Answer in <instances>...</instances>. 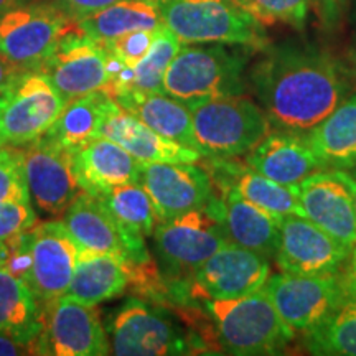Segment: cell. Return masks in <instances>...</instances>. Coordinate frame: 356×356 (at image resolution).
<instances>
[{
    "label": "cell",
    "mask_w": 356,
    "mask_h": 356,
    "mask_svg": "<svg viewBox=\"0 0 356 356\" xmlns=\"http://www.w3.org/2000/svg\"><path fill=\"white\" fill-rule=\"evenodd\" d=\"M226 353L269 356L286 350L296 337L262 291L236 299L203 300Z\"/></svg>",
    "instance_id": "obj_3"
},
{
    "label": "cell",
    "mask_w": 356,
    "mask_h": 356,
    "mask_svg": "<svg viewBox=\"0 0 356 356\" xmlns=\"http://www.w3.org/2000/svg\"><path fill=\"white\" fill-rule=\"evenodd\" d=\"M200 152L216 159L246 155L270 131L264 111L241 96L186 102Z\"/></svg>",
    "instance_id": "obj_6"
},
{
    "label": "cell",
    "mask_w": 356,
    "mask_h": 356,
    "mask_svg": "<svg viewBox=\"0 0 356 356\" xmlns=\"http://www.w3.org/2000/svg\"><path fill=\"white\" fill-rule=\"evenodd\" d=\"M351 170H356V163H355V167H353V168H351Z\"/></svg>",
    "instance_id": "obj_48"
},
{
    "label": "cell",
    "mask_w": 356,
    "mask_h": 356,
    "mask_svg": "<svg viewBox=\"0 0 356 356\" xmlns=\"http://www.w3.org/2000/svg\"><path fill=\"white\" fill-rule=\"evenodd\" d=\"M234 3L251 13L262 25L280 22L302 29L309 17L312 0H234Z\"/></svg>",
    "instance_id": "obj_34"
},
{
    "label": "cell",
    "mask_w": 356,
    "mask_h": 356,
    "mask_svg": "<svg viewBox=\"0 0 356 356\" xmlns=\"http://www.w3.org/2000/svg\"><path fill=\"white\" fill-rule=\"evenodd\" d=\"M351 256L350 249L325 233L305 216H286L280 221L275 262L280 273L293 275L340 274Z\"/></svg>",
    "instance_id": "obj_16"
},
{
    "label": "cell",
    "mask_w": 356,
    "mask_h": 356,
    "mask_svg": "<svg viewBox=\"0 0 356 356\" xmlns=\"http://www.w3.org/2000/svg\"><path fill=\"white\" fill-rule=\"evenodd\" d=\"M351 63H353L355 73H356V42L353 44V50H351Z\"/></svg>",
    "instance_id": "obj_46"
},
{
    "label": "cell",
    "mask_w": 356,
    "mask_h": 356,
    "mask_svg": "<svg viewBox=\"0 0 356 356\" xmlns=\"http://www.w3.org/2000/svg\"><path fill=\"white\" fill-rule=\"evenodd\" d=\"M66 101L40 71H22L0 92V137L3 144L25 147L43 136L65 109Z\"/></svg>",
    "instance_id": "obj_8"
},
{
    "label": "cell",
    "mask_w": 356,
    "mask_h": 356,
    "mask_svg": "<svg viewBox=\"0 0 356 356\" xmlns=\"http://www.w3.org/2000/svg\"><path fill=\"white\" fill-rule=\"evenodd\" d=\"M121 0H55V6L71 20H83L84 17L102 10Z\"/></svg>",
    "instance_id": "obj_38"
},
{
    "label": "cell",
    "mask_w": 356,
    "mask_h": 356,
    "mask_svg": "<svg viewBox=\"0 0 356 356\" xmlns=\"http://www.w3.org/2000/svg\"><path fill=\"white\" fill-rule=\"evenodd\" d=\"M341 282H343L345 300H356V248L346 262L345 273L341 274Z\"/></svg>",
    "instance_id": "obj_41"
},
{
    "label": "cell",
    "mask_w": 356,
    "mask_h": 356,
    "mask_svg": "<svg viewBox=\"0 0 356 356\" xmlns=\"http://www.w3.org/2000/svg\"><path fill=\"white\" fill-rule=\"evenodd\" d=\"M109 104L111 99L101 91L66 102L65 109L43 136L71 152L97 137Z\"/></svg>",
    "instance_id": "obj_30"
},
{
    "label": "cell",
    "mask_w": 356,
    "mask_h": 356,
    "mask_svg": "<svg viewBox=\"0 0 356 356\" xmlns=\"http://www.w3.org/2000/svg\"><path fill=\"white\" fill-rule=\"evenodd\" d=\"M140 184L152 198L160 221L203 208L216 195L211 177L186 162L142 163Z\"/></svg>",
    "instance_id": "obj_18"
},
{
    "label": "cell",
    "mask_w": 356,
    "mask_h": 356,
    "mask_svg": "<svg viewBox=\"0 0 356 356\" xmlns=\"http://www.w3.org/2000/svg\"><path fill=\"white\" fill-rule=\"evenodd\" d=\"M181 48V42L175 33L165 25L157 30L155 40L149 53L134 66V79L131 91L144 92V95H155L163 92V78Z\"/></svg>",
    "instance_id": "obj_33"
},
{
    "label": "cell",
    "mask_w": 356,
    "mask_h": 356,
    "mask_svg": "<svg viewBox=\"0 0 356 356\" xmlns=\"http://www.w3.org/2000/svg\"><path fill=\"white\" fill-rule=\"evenodd\" d=\"M305 218L353 252L356 248V207L348 170L323 168L291 185Z\"/></svg>",
    "instance_id": "obj_11"
},
{
    "label": "cell",
    "mask_w": 356,
    "mask_h": 356,
    "mask_svg": "<svg viewBox=\"0 0 356 356\" xmlns=\"http://www.w3.org/2000/svg\"><path fill=\"white\" fill-rule=\"evenodd\" d=\"M79 248L65 222H37L32 228V267L25 284L43 304L65 296L73 279Z\"/></svg>",
    "instance_id": "obj_19"
},
{
    "label": "cell",
    "mask_w": 356,
    "mask_h": 356,
    "mask_svg": "<svg viewBox=\"0 0 356 356\" xmlns=\"http://www.w3.org/2000/svg\"><path fill=\"white\" fill-rule=\"evenodd\" d=\"M6 144H3V140H2V137H0V147H3Z\"/></svg>",
    "instance_id": "obj_47"
},
{
    "label": "cell",
    "mask_w": 356,
    "mask_h": 356,
    "mask_svg": "<svg viewBox=\"0 0 356 356\" xmlns=\"http://www.w3.org/2000/svg\"><path fill=\"white\" fill-rule=\"evenodd\" d=\"M262 292L296 333H307L345 302L340 274L269 275Z\"/></svg>",
    "instance_id": "obj_9"
},
{
    "label": "cell",
    "mask_w": 356,
    "mask_h": 356,
    "mask_svg": "<svg viewBox=\"0 0 356 356\" xmlns=\"http://www.w3.org/2000/svg\"><path fill=\"white\" fill-rule=\"evenodd\" d=\"M70 155L78 184L86 193L102 197L118 185L140 184L142 162L106 137H95Z\"/></svg>",
    "instance_id": "obj_21"
},
{
    "label": "cell",
    "mask_w": 356,
    "mask_h": 356,
    "mask_svg": "<svg viewBox=\"0 0 356 356\" xmlns=\"http://www.w3.org/2000/svg\"><path fill=\"white\" fill-rule=\"evenodd\" d=\"M113 351L119 356L188 355V337L173 323L167 312L152 309L139 299H129L115 315Z\"/></svg>",
    "instance_id": "obj_14"
},
{
    "label": "cell",
    "mask_w": 356,
    "mask_h": 356,
    "mask_svg": "<svg viewBox=\"0 0 356 356\" xmlns=\"http://www.w3.org/2000/svg\"><path fill=\"white\" fill-rule=\"evenodd\" d=\"M312 2L317 6L320 20L328 29L335 26L341 20V15L348 6V0H312Z\"/></svg>",
    "instance_id": "obj_39"
},
{
    "label": "cell",
    "mask_w": 356,
    "mask_h": 356,
    "mask_svg": "<svg viewBox=\"0 0 356 356\" xmlns=\"http://www.w3.org/2000/svg\"><path fill=\"white\" fill-rule=\"evenodd\" d=\"M19 0H0V15H3L7 10H10L12 7L17 6Z\"/></svg>",
    "instance_id": "obj_43"
},
{
    "label": "cell",
    "mask_w": 356,
    "mask_h": 356,
    "mask_svg": "<svg viewBox=\"0 0 356 356\" xmlns=\"http://www.w3.org/2000/svg\"><path fill=\"white\" fill-rule=\"evenodd\" d=\"M3 202H30L24 154L19 147H0V203Z\"/></svg>",
    "instance_id": "obj_35"
},
{
    "label": "cell",
    "mask_w": 356,
    "mask_h": 356,
    "mask_svg": "<svg viewBox=\"0 0 356 356\" xmlns=\"http://www.w3.org/2000/svg\"><path fill=\"white\" fill-rule=\"evenodd\" d=\"M127 286L126 269L119 257L79 249L73 279L65 296L83 304L97 305L121 296Z\"/></svg>",
    "instance_id": "obj_27"
},
{
    "label": "cell",
    "mask_w": 356,
    "mask_h": 356,
    "mask_svg": "<svg viewBox=\"0 0 356 356\" xmlns=\"http://www.w3.org/2000/svg\"><path fill=\"white\" fill-rule=\"evenodd\" d=\"M157 30H137V32H131L108 40V42H102V44L111 55L119 58L129 68H134L152 48Z\"/></svg>",
    "instance_id": "obj_36"
},
{
    "label": "cell",
    "mask_w": 356,
    "mask_h": 356,
    "mask_svg": "<svg viewBox=\"0 0 356 356\" xmlns=\"http://www.w3.org/2000/svg\"><path fill=\"white\" fill-rule=\"evenodd\" d=\"M109 53L101 42L83 32L81 26L61 40L56 50L40 66L66 102L101 91L109 83Z\"/></svg>",
    "instance_id": "obj_15"
},
{
    "label": "cell",
    "mask_w": 356,
    "mask_h": 356,
    "mask_svg": "<svg viewBox=\"0 0 356 356\" xmlns=\"http://www.w3.org/2000/svg\"><path fill=\"white\" fill-rule=\"evenodd\" d=\"M248 55L222 43L181 47L163 78V92L181 102L246 92Z\"/></svg>",
    "instance_id": "obj_4"
},
{
    "label": "cell",
    "mask_w": 356,
    "mask_h": 356,
    "mask_svg": "<svg viewBox=\"0 0 356 356\" xmlns=\"http://www.w3.org/2000/svg\"><path fill=\"white\" fill-rule=\"evenodd\" d=\"M222 204V222L229 243L266 257H274L279 246V218L248 202L231 186H218Z\"/></svg>",
    "instance_id": "obj_23"
},
{
    "label": "cell",
    "mask_w": 356,
    "mask_h": 356,
    "mask_svg": "<svg viewBox=\"0 0 356 356\" xmlns=\"http://www.w3.org/2000/svg\"><path fill=\"white\" fill-rule=\"evenodd\" d=\"M305 137L328 168L351 170L356 163V95L341 101Z\"/></svg>",
    "instance_id": "obj_26"
},
{
    "label": "cell",
    "mask_w": 356,
    "mask_h": 356,
    "mask_svg": "<svg viewBox=\"0 0 356 356\" xmlns=\"http://www.w3.org/2000/svg\"><path fill=\"white\" fill-rule=\"evenodd\" d=\"M249 84L274 129L307 132L345 99L350 81L328 53L307 44L267 48L252 66Z\"/></svg>",
    "instance_id": "obj_1"
},
{
    "label": "cell",
    "mask_w": 356,
    "mask_h": 356,
    "mask_svg": "<svg viewBox=\"0 0 356 356\" xmlns=\"http://www.w3.org/2000/svg\"><path fill=\"white\" fill-rule=\"evenodd\" d=\"M155 249L167 282L186 291L198 267L229 244L218 195L203 208L160 221L154 231Z\"/></svg>",
    "instance_id": "obj_2"
},
{
    "label": "cell",
    "mask_w": 356,
    "mask_h": 356,
    "mask_svg": "<svg viewBox=\"0 0 356 356\" xmlns=\"http://www.w3.org/2000/svg\"><path fill=\"white\" fill-rule=\"evenodd\" d=\"M19 355H33L32 346L17 340L8 333H0V356H19Z\"/></svg>",
    "instance_id": "obj_40"
},
{
    "label": "cell",
    "mask_w": 356,
    "mask_h": 356,
    "mask_svg": "<svg viewBox=\"0 0 356 356\" xmlns=\"http://www.w3.org/2000/svg\"><path fill=\"white\" fill-rule=\"evenodd\" d=\"M24 168L29 191L38 208L51 216H63L83 193L74 175L70 150L40 136L25 145Z\"/></svg>",
    "instance_id": "obj_17"
},
{
    "label": "cell",
    "mask_w": 356,
    "mask_h": 356,
    "mask_svg": "<svg viewBox=\"0 0 356 356\" xmlns=\"http://www.w3.org/2000/svg\"><path fill=\"white\" fill-rule=\"evenodd\" d=\"M42 323L40 355L101 356L109 353L108 337L96 305L61 296L44 304Z\"/></svg>",
    "instance_id": "obj_12"
},
{
    "label": "cell",
    "mask_w": 356,
    "mask_h": 356,
    "mask_svg": "<svg viewBox=\"0 0 356 356\" xmlns=\"http://www.w3.org/2000/svg\"><path fill=\"white\" fill-rule=\"evenodd\" d=\"M114 102L139 118L145 126H149L165 139L190 147L200 152V147L195 137L193 119L188 106L165 92L144 95V92L127 91L115 97ZM202 154V152H200Z\"/></svg>",
    "instance_id": "obj_25"
},
{
    "label": "cell",
    "mask_w": 356,
    "mask_h": 356,
    "mask_svg": "<svg viewBox=\"0 0 356 356\" xmlns=\"http://www.w3.org/2000/svg\"><path fill=\"white\" fill-rule=\"evenodd\" d=\"M213 177L216 186H231L248 202L257 204L262 210L269 211L279 220L286 216H305L299 198L293 193L292 186L280 185L270 180L246 162L236 163L231 159L213 160Z\"/></svg>",
    "instance_id": "obj_24"
},
{
    "label": "cell",
    "mask_w": 356,
    "mask_h": 356,
    "mask_svg": "<svg viewBox=\"0 0 356 356\" xmlns=\"http://www.w3.org/2000/svg\"><path fill=\"white\" fill-rule=\"evenodd\" d=\"M43 332L42 310L24 280L0 269V333H8L32 346L40 355V337Z\"/></svg>",
    "instance_id": "obj_28"
},
{
    "label": "cell",
    "mask_w": 356,
    "mask_h": 356,
    "mask_svg": "<svg viewBox=\"0 0 356 356\" xmlns=\"http://www.w3.org/2000/svg\"><path fill=\"white\" fill-rule=\"evenodd\" d=\"M78 24L88 37L102 43L137 30H157L163 22L157 0H121Z\"/></svg>",
    "instance_id": "obj_29"
},
{
    "label": "cell",
    "mask_w": 356,
    "mask_h": 356,
    "mask_svg": "<svg viewBox=\"0 0 356 356\" xmlns=\"http://www.w3.org/2000/svg\"><path fill=\"white\" fill-rule=\"evenodd\" d=\"M97 137L114 140L127 150L132 157L142 163L152 162H186L195 163L202 159V154L195 149L165 139L139 118L127 113L121 106L111 101L108 113L102 121Z\"/></svg>",
    "instance_id": "obj_22"
},
{
    "label": "cell",
    "mask_w": 356,
    "mask_h": 356,
    "mask_svg": "<svg viewBox=\"0 0 356 356\" xmlns=\"http://www.w3.org/2000/svg\"><path fill=\"white\" fill-rule=\"evenodd\" d=\"M79 29L56 6L12 7L0 15V55L24 71H38L66 35Z\"/></svg>",
    "instance_id": "obj_7"
},
{
    "label": "cell",
    "mask_w": 356,
    "mask_h": 356,
    "mask_svg": "<svg viewBox=\"0 0 356 356\" xmlns=\"http://www.w3.org/2000/svg\"><path fill=\"white\" fill-rule=\"evenodd\" d=\"M269 275V257L229 243L198 267L186 292L200 300L236 299L261 291Z\"/></svg>",
    "instance_id": "obj_13"
},
{
    "label": "cell",
    "mask_w": 356,
    "mask_h": 356,
    "mask_svg": "<svg viewBox=\"0 0 356 356\" xmlns=\"http://www.w3.org/2000/svg\"><path fill=\"white\" fill-rule=\"evenodd\" d=\"M351 175V180H353V195H355V207H356V170H348Z\"/></svg>",
    "instance_id": "obj_45"
},
{
    "label": "cell",
    "mask_w": 356,
    "mask_h": 356,
    "mask_svg": "<svg viewBox=\"0 0 356 356\" xmlns=\"http://www.w3.org/2000/svg\"><path fill=\"white\" fill-rule=\"evenodd\" d=\"M231 2H234V0H231Z\"/></svg>",
    "instance_id": "obj_49"
},
{
    "label": "cell",
    "mask_w": 356,
    "mask_h": 356,
    "mask_svg": "<svg viewBox=\"0 0 356 356\" xmlns=\"http://www.w3.org/2000/svg\"><path fill=\"white\" fill-rule=\"evenodd\" d=\"M22 71L24 70L17 68V66L10 63L7 58H3L2 55H0V92H2L6 88L10 86L13 79L19 76Z\"/></svg>",
    "instance_id": "obj_42"
},
{
    "label": "cell",
    "mask_w": 356,
    "mask_h": 356,
    "mask_svg": "<svg viewBox=\"0 0 356 356\" xmlns=\"http://www.w3.org/2000/svg\"><path fill=\"white\" fill-rule=\"evenodd\" d=\"M157 6L163 25L185 44L266 47L261 22L231 0H157Z\"/></svg>",
    "instance_id": "obj_5"
},
{
    "label": "cell",
    "mask_w": 356,
    "mask_h": 356,
    "mask_svg": "<svg viewBox=\"0 0 356 356\" xmlns=\"http://www.w3.org/2000/svg\"><path fill=\"white\" fill-rule=\"evenodd\" d=\"M7 257H8V248H7V244L0 241V269H2V267L6 266Z\"/></svg>",
    "instance_id": "obj_44"
},
{
    "label": "cell",
    "mask_w": 356,
    "mask_h": 356,
    "mask_svg": "<svg viewBox=\"0 0 356 356\" xmlns=\"http://www.w3.org/2000/svg\"><path fill=\"white\" fill-rule=\"evenodd\" d=\"M63 218L66 229L79 249L108 252L119 257L122 266L142 264L152 259L145 246V236L124 228L96 195L83 191Z\"/></svg>",
    "instance_id": "obj_10"
},
{
    "label": "cell",
    "mask_w": 356,
    "mask_h": 356,
    "mask_svg": "<svg viewBox=\"0 0 356 356\" xmlns=\"http://www.w3.org/2000/svg\"><path fill=\"white\" fill-rule=\"evenodd\" d=\"M304 335L312 355L356 356V300H345Z\"/></svg>",
    "instance_id": "obj_31"
},
{
    "label": "cell",
    "mask_w": 356,
    "mask_h": 356,
    "mask_svg": "<svg viewBox=\"0 0 356 356\" xmlns=\"http://www.w3.org/2000/svg\"><path fill=\"white\" fill-rule=\"evenodd\" d=\"M124 228L142 236H152L160 222L157 211L142 184H124L99 197Z\"/></svg>",
    "instance_id": "obj_32"
},
{
    "label": "cell",
    "mask_w": 356,
    "mask_h": 356,
    "mask_svg": "<svg viewBox=\"0 0 356 356\" xmlns=\"http://www.w3.org/2000/svg\"><path fill=\"white\" fill-rule=\"evenodd\" d=\"M37 225L30 202H3L0 203V241L6 243L26 229Z\"/></svg>",
    "instance_id": "obj_37"
},
{
    "label": "cell",
    "mask_w": 356,
    "mask_h": 356,
    "mask_svg": "<svg viewBox=\"0 0 356 356\" xmlns=\"http://www.w3.org/2000/svg\"><path fill=\"white\" fill-rule=\"evenodd\" d=\"M246 163L261 175L286 186L299 184L312 173L328 168L314 152L305 132L284 129L267 132L248 152Z\"/></svg>",
    "instance_id": "obj_20"
}]
</instances>
